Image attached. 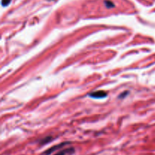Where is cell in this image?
I'll return each instance as SVG.
<instances>
[{
  "label": "cell",
  "mask_w": 155,
  "mask_h": 155,
  "mask_svg": "<svg viewBox=\"0 0 155 155\" xmlns=\"http://www.w3.org/2000/svg\"><path fill=\"white\" fill-rule=\"evenodd\" d=\"M68 144H69V142H62V143L58 144V145H54V146H52L51 148H50L49 149L46 150V151H45V152H44L42 154H43V155H49V154H52L54 151H58V150L61 149V148H62L63 147H64L65 145H68Z\"/></svg>",
  "instance_id": "cell-1"
},
{
  "label": "cell",
  "mask_w": 155,
  "mask_h": 155,
  "mask_svg": "<svg viewBox=\"0 0 155 155\" xmlns=\"http://www.w3.org/2000/svg\"><path fill=\"white\" fill-rule=\"evenodd\" d=\"M89 95L94 98H105V97L107 96V92H104V91L103 90H99L96 91V92H92V93L89 94Z\"/></svg>",
  "instance_id": "cell-2"
},
{
  "label": "cell",
  "mask_w": 155,
  "mask_h": 155,
  "mask_svg": "<svg viewBox=\"0 0 155 155\" xmlns=\"http://www.w3.org/2000/svg\"><path fill=\"white\" fill-rule=\"evenodd\" d=\"M74 153H75V149L72 148V147H71V148H68L64 150H61V151H60L54 155H73Z\"/></svg>",
  "instance_id": "cell-3"
},
{
  "label": "cell",
  "mask_w": 155,
  "mask_h": 155,
  "mask_svg": "<svg viewBox=\"0 0 155 155\" xmlns=\"http://www.w3.org/2000/svg\"><path fill=\"white\" fill-rule=\"evenodd\" d=\"M52 139H53V138L51 137V136H47V137L44 138V139H41V140L39 141V145H45V144H47V143H48V142H51Z\"/></svg>",
  "instance_id": "cell-4"
},
{
  "label": "cell",
  "mask_w": 155,
  "mask_h": 155,
  "mask_svg": "<svg viewBox=\"0 0 155 155\" xmlns=\"http://www.w3.org/2000/svg\"><path fill=\"white\" fill-rule=\"evenodd\" d=\"M104 2H105V5L107 6V8H110L114 7V3H112L110 1H105Z\"/></svg>",
  "instance_id": "cell-5"
},
{
  "label": "cell",
  "mask_w": 155,
  "mask_h": 155,
  "mask_svg": "<svg viewBox=\"0 0 155 155\" xmlns=\"http://www.w3.org/2000/svg\"><path fill=\"white\" fill-rule=\"evenodd\" d=\"M11 0H2V5L3 6H6L10 3Z\"/></svg>",
  "instance_id": "cell-6"
},
{
  "label": "cell",
  "mask_w": 155,
  "mask_h": 155,
  "mask_svg": "<svg viewBox=\"0 0 155 155\" xmlns=\"http://www.w3.org/2000/svg\"><path fill=\"white\" fill-rule=\"evenodd\" d=\"M129 92H124V94H121V95H119V98H124V95H127V94H128Z\"/></svg>",
  "instance_id": "cell-7"
}]
</instances>
